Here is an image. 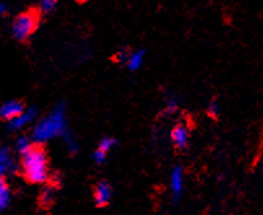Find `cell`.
Returning <instances> with one entry per match:
<instances>
[{
	"label": "cell",
	"instance_id": "6da1fadb",
	"mask_svg": "<svg viewBox=\"0 0 263 215\" xmlns=\"http://www.w3.org/2000/svg\"><path fill=\"white\" fill-rule=\"evenodd\" d=\"M66 133V115L65 108L63 105H57L48 115L42 118L34 126L31 138L38 144L49 142L56 138H63Z\"/></svg>",
	"mask_w": 263,
	"mask_h": 215
},
{
	"label": "cell",
	"instance_id": "7a4b0ae2",
	"mask_svg": "<svg viewBox=\"0 0 263 215\" xmlns=\"http://www.w3.org/2000/svg\"><path fill=\"white\" fill-rule=\"evenodd\" d=\"M22 174L30 183H46L49 178L48 158L41 147L34 145L26 154L22 155Z\"/></svg>",
	"mask_w": 263,
	"mask_h": 215
},
{
	"label": "cell",
	"instance_id": "3957f363",
	"mask_svg": "<svg viewBox=\"0 0 263 215\" xmlns=\"http://www.w3.org/2000/svg\"><path fill=\"white\" fill-rule=\"evenodd\" d=\"M38 25V17L33 12H27V13H22L14 19L13 26H12V31H13L14 38L18 41H26L34 30L36 29Z\"/></svg>",
	"mask_w": 263,
	"mask_h": 215
},
{
	"label": "cell",
	"instance_id": "277c9868",
	"mask_svg": "<svg viewBox=\"0 0 263 215\" xmlns=\"http://www.w3.org/2000/svg\"><path fill=\"white\" fill-rule=\"evenodd\" d=\"M36 117H38V110H36L35 108H27V109H25L24 112L18 115V117L9 121V128L13 131L22 130L24 127H26V126H29L30 123H33L34 121L36 120Z\"/></svg>",
	"mask_w": 263,
	"mask_h": 215
},
{
	"label": "cell",
	"instance_id": "5b68a950",
	"mask_svg": "<svg viewBox=\"0 0 263 215\" xmlns=\"http://www.w3.org/2000/svg\"><path fill=\"white\" fill-rule=\"evenodd\" d=\"M183 188H184V174H183V169L180 166L174 167L170 177V189L171 194H173V199L175 201H178L179 197L182 196Z\"/></svg>",
	"mask_w": 263,
	"mask_h": 215
},
{
	"label": "cell",
	"instance_id": "8992f818",
	"mask_svg": "<svg viewBox=\"0 0 263 215\" xmlns=\"http://www.w3.org/2000/svg\"><path fill=\"white\" fill-rule=\"evenodd\" d=\"M17 166L12 158L11 150L7 147L0 145V177H7L16 171Z\"/></svg>",
	"mask_w": 263,
	"mask_h": 215
},
{
	"label": "cell",
	"instance_id": "52a82bcc",
	"mask_svg": "<svg viewBox=\"0 0 263 215\" xmlns=\"http://www.w3.org/2000/svg\"><path fill=\"white\" fill-rule=\"evenodd\" d=\"M25 110L24 105L22 103L17 100H11V101H7L2 105L0 108V117L3 118L4 121H12L14 120L16 117H18L22 112Z\"/></svg>",
	"mask_w": 263,
	"mask_h": 215
},
{
	"label": "cell",
	"instance_id": "ba28073f",
	"mask_svg": "<svg viewBox=\"0 0 263 215\" xmlns=\"http://www.w3.org/2000/svg\"><path fill=\"white\" fill-rule=\"evenodd\" d=\"M117 142L113 138H104L100 143H99L98 148L93 152V160L98 165H101L105 162L106 157H108V153L116 147Z\"/></svg>",
	"mask_w": 263,
	"mask_h": 215
},
{
	"label": "cell",
	"instance_id": "9c48e42d",
	"mask_svg": "<svg viewBox=\"0 0 263 215\" xmlns=\"http://www.w3.org/2000/svg\"><path fill=\"white\" fill-rule=\"evenodd\" d=\"M111 187L109 183L106 182H100L95 188V192H93V199L98 206H105L109 204V201L111 200Z\"/></svg>",
	"mask_w": 263,
	"mask_h": 215
},
{
	"label": "cell",
	"instance_id": "30bf717a",
	"mask_svg": "<svg viewBox=\"0 0 263 215\" xmlns=\"http://www.w3.org/2000/svg\"><path fill=\"white\" fill-rule=\"evenodd\" d=\"M171 140L173 144L179 149H184L190 140V133H188V128L183 125H178L173 128L171 131Z\"/></svg>",
	"mask_w": 263,
	"mask_h": 215
},
{
	"label": "cell",
	"instance_id": "8fae6325",
	"mask_svg": "<svg viewBox=\"0 0 263 215\" xmlns=\"http://www.w3.org/2000/svg\"><path fill=\"white\" fill-rule=\"evenodd\" d=\"M144 57H145V52L144 51H135L133 53H128V57L125 63L128 70L135 71L140 69L144 64Z\"/></svg>",
	"mask_w": 263,
	"mask_h": 215
},
{
	"label": "cell",
	"instance_id": "7c38bea8",
	"mask_svg": "<svg viewBox=\"0 0 263 215\" xmlns=\"http://www.w3.org/2000/svg\"><path fill=\"white\" fill-rule=\"evenodd\" d=\"M11 202V189L3 177H0V211L7 209Z\"/></svg>",
	"mask_w": 263,
	"mask_h": 215
},
{
	"label": "cell",
	"instance_id": "4fadbf2b",
	"mask_svg": "<svg viewBox=\"0 0 263 215\" xmlns=\"http://www.w3.org/2000/svg\"><path fill=\"white\" fill-rule=\"evenodd\" d=\"M33 147H34V144L31 143V140L29 139L27 136L18 138V139H17V142H16V149H17V152H18L21 155L26 154V153L29 152V150H30Z\"/></svg>",
	"mask_w": 263,
	"mask_h": 215
},
{
	"label": "cell",
	"instance_id": "5bb4252c",
	"mask_svg": "<svg viewBox=\"0 0 263 215\" xmlns=\"http://www.w3.org/2000/svg\"><path fill=\"white\" fill-rule=\"evenodd\" d=\"M64 140H65V144H66V148H68V150L70 153H76L77 150H78V148H79V145H78V143H77V140H76V138L73 136V135H71L70 132H69V131H66V133L65 135H64Z\"/></svg>",
	"mask_w": 263,
	"mask_h": 215
},
{
	"label": "cell",
	"instance_id": "9a60e30c",
	"mask_svg": "<svg viewBox=\"0 0 263 215\" xmlns=\"http://www.w3.org/2000/svg\"><path fill=\"white\" fill-rule=\"evenodd\" d=\"M53 197H54L53 189H52V188H46V189L43 191V193H42L41 200L44 205H49L52 201H53Z\"/></svg>",
	"mask_w": 263,
	"mask_h": 215
},
{
	"label": "cell",
	"instance_id": "2e32d148",
	"mask_svg": "<svg viewBox=\"0 0 263 215\" xmlns=\"http://www.w3.org/2000/svg\"><path fill=\"white\" fill-rule=\"evenodd\" d=\"M57 6V0H41V9L43 12H52Z\"/></svg>",
	"mask_w": 263,
	"mask_h": 215
},
{
	"label": "cell",
	"instance_id": "e0dca14e",
	"mask_svg": "<svg viewBox=\"0 0 263 215\" xmlns=\"http://www.w3.org/2000/svg\"><path fill=\"white\" fill-rule=\"evenodd\" d=\"M178 109V101L175 97H170L166 101V112L167 113H174Z\"/></svg>",
	"mask_w": 263,
	"mask_h": 215
},
{
	"label": "cell",
	"instance_id": "ac0fdd59",
	"mask_svg": "<svg viewBox=\"0 0 263 215\" xmlns=\"http://www.w3.org/2000/svg\"><path fill=\"white\" fill-rule=\"evenodd\" d=\"M219 104H218V101H212V103L209 104V106H208V112H209L210 115H213V117H217L218 114H219Z\"/></svg>",
	"mask_w": 263,
	"mask_h": 215
},
{
	"label": "cell",
	"instance_id": "d6986e66",
	"mask_svg": "<svg viewBox=\"0 0 263 215\" xmlns=\"http://www.w3.org/2000/svg\"><path fill=\"white\" fill-rule=\"evenodd\" d=\"M4 12H6V6H4V4L0 2V14L4 13Z\"/></svg>",
	"mask_w": 263,
	"mask_h": 215
},
{
	"label": "cell",
	"instance_id": "ffe728a7",
	"mask_svg": "<svg viewBox=\"0 0 263 215\" xmlns=\"http://www.w3.org/2000/svg\"><path fill=\"white\" fill-rule=\"evenodd\" d=\"M78 2H87V0H78Z\"/></svg>",
	"mask_w": 263,
	"mask_h": 215
}]
</instances>
